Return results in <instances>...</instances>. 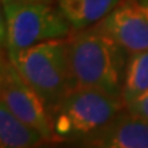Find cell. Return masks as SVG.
<instances>
[{
  "mask_svg": "<svg viewBox=\"0 0 148 148\" xmlns=\"http://www.w3.org/2000/svg\"><path fill=\"white\" fill-rule=\"evenodd\" d=\"M0 99L16 116L38 129L48 141H55L45 103L7 55L0 62Z\"/></svg>",
  "mask_w": 148,
  "mask_h": 148,
  "instance_id": "5b68a950",
  "label": "cell"
},
{
  "mask_svg": "<svg viewBox=\"0 0 148 148\" xmlns=\"http://www.w3.org/2000/svg\"><path fill=\"white\" fill-rule=\"evenodd\" d=\"M125 108L129 112H132L133 115H137L140 118L145 119V121H148V90L144 95L137 97L136 100L127 103Z\"/></svg>",
  "mask_w": 148,
  "mask_h": 148,
  "instance_id": "8fae6325",
  "label": "cell"
},
{
  "mask_svg": "<svg viewBox=\"0 0 148 148\" xmlns=\"http://www.w3.org/2000/svg\"><path fill=\"white\" fill-rule=\"evenodd\" d=\"M134 1H136V3L148 14V0H134Z\"/></svg>",
  "mask_w": 148,
  "mask_h": 148,
  "instance_id": "7c38bea8",
  "label": "cell"
},
{
  "mask_svg": "<svg viewBox=\"0 0 148 148\" xmlns=\"http://www.w3.org/2000/svg\"><path fill=\"white\" fill-rule=\"evenodd\" d=\"M90 148H148V121L121 110L106 126L75 143Z\"/></svg>",
  "mask_w": 148,
  "mask_h": 148,
  "instance_id": "52a82bcc",
  "label": "cell"
},
{
  "mask_svg": "<svg viewBox=\"0 0 148 148\" xmlns=\"http://www.w3.org/2000/svg\"><path fill=\"white\" fill-rule=\"evenodd\" d=\"M96 26L127 53L148 51V14L134 0H122Z\"/></svg>",
  "mask_w": 148,
  "mask_h": 148,
  "instance_id": "8992f818",
  "label": "cell"
},
{
  "mask_svg": "<svg viewBox=\"0 0 148 148\" xmlns=\"http://www.w3.org/2000/svg\"><path fill=\"white\" fill-rule=\"evenodd\" d=\"M148 90V51L129 53L121 99L126 106Z\"/></svg>",
  "mask_w": 148,
  "mask_h": 148,
  "instance_id": "30bf717a",
  "label": "cell"
},
{
  "mask_svg": "<svg viewBox=\"0 0 148 148\" xmlns=\"http://www.w3.org/2000/svg\"><path fill=\"white\" fill-rule=\"evenodd\" d=\"M73 27L52 1H8L1 12V41L7 58L51 40L67 38Z\"/></svg>",
  "mask_w": 148,
  "mask_h": 148,
  "instance_id": "7a4b0ae2",
  "label": "cell"
},
{
  "mask_svg": "<svg viewBox=\"0 0 148 148\" xmlns=\"http://www.w3.org/2000/svg\"><path fill=\"white\" fill-rule=\"evenodd\" d=\"M11 62L41 96L48 111L77 86L66 38L37 44Z\"/></svg>",
  "mask_w": 148,
  "mask_h": 148,
  "instance_id": "277c9868",
  "label": "cell"
},
{
  "mask_svg": "<svg viewBox=\"0 0 148 148\" xmlns=\"http://www.w3.org/2000/svg\"><path fill=\"white\" fill-rule=\"evenodd\" d=\"M48 143L38 129L16 116L0 101V147L1 148H32Z\"/></svg>",
  "mask_w": 148,
  "mask_h": 148,
  "instance_id": "ba28073f",
  "label": "cell"
},
{
  "mask_svg": "<svg viewBox=\"0 0 148 148\" xmlns=\"http://www.w3.org/2000/svg\"><path fill=\"white\" fill-rule=\"evenodd\" d=\"M125 103L103 90L75 86L49 110L55 141L78 143L114 118Z\"/></svg>",
  "mask_w": 148,
  "mask_h": 148,
  "instance_id": "3957f363",
  "label": "cell"
},
{
  "mask_svg": "<svg viewBox=\"0 0 148 148\" xmlns=\"http://www.w3.org/2000/svg\"><path fill=\"white\" fill-rule=\"evenodd\" d=\"M77 86L103 90L121 97L129 53L93 25L66 38Z\"/></svg>",
  "mask_w": 148,
  "mask_h": 148,
  "instance_id": "6da1fadb",
  "label": "cell"
},
{
  "mask_svg": "<svg viewBox=\"0 0 148 148\" xmlns=\"http://www.w3.org/2000/svg\"><path fill=\"white\" fill-rule=\"evenodd\" d=\"M74 32L90 27L108 15L122 0H53Z\"/></svg>",
  "mask_w": 148,
  "mask_h": 148,
  "instance_id": "9c48e42d",
  "label": "cell"
},
{
  "mask_svg": "<svg viewBox=\"0 0 148 148\" xmlns=\"http://www.w3.org/2000/svg\"><path fill=\"white\" fill-rule=\"evenodd\" d=\"M8 1H53V0H1V4Z\"/></svg>",
  "mask_w": 148,
  "mask_h": 148,
  "instance_id": "4fadbf2b",
  "label": "cell"
}]
</instances>
